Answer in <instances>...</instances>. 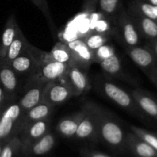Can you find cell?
<instances>
[{
    "label": "cell",
    "instance_id": "obj_1",
    "mask_svg": "<svg viewBox=\"0 0 157 157\" xmlns=\"http://www.w3.org/2000/svg\"><path fill=\"white\" fill-rule=\"evenodd\" d=\"M95 86L101 94L105 96V98L114 103L123 110L145 122H150L148 121H150L149 117L138 106L131 93H129L107 78H98L96 80Z\"/></svg>",
    "mask_w": 157,
    "mask_h": 157
},
{
    "label": "cell",
    "instance_id": "obj_2",
    "mask_svg": "<svg viewBox=\"0 0 157 157\" xmlns=\"http://www.w3.org/2000/svg\"><path fill=\"white\" fill-rule=\"evenodd\" d=\"M98 140L113 150H126V133L118 121L101 108L98 126Z\"/></svg>",
    "mask_w": 157,
    "mask_h": 157
},
{
    "label": "cell",
    "instance_id": "obj_3",
    "mask_svg": "<svg viewBox=\"0 0 157 157\" xmlns=\"http://www.w3.org/2000/svg\"><path fill=\"white\" fill-rule=\"evenodd\" d=\"M24 112L18 101L9 100L0 113V141L18 136Z\"/></svg>",
    "mask_w": 157,
    "mask_h": 157
},
{
    "label": "cell",
    "instance_id": "obj_4",
    "mask_svg": "<svg viewBox=\"0 0 157 157\" xmlns=\"http://www.w3.org/2000/svg\"><path fill=\"white\" fill-rule=\"evenodd\" d=\"M114 24L118 36L126 48L139 46L141 36L129 12L121 8Z\"/></svg>",
    "mask_w": 157,
    "mask_h": 157
},
{
    "label": "cell",
    "instance_id": "obj_5",
    "mask_svg": "<svg viewBox=\"0 0 157 157\" xmlns=\"http://www.w3.org/2000/svg\"><path fill=\"white\" fill-rule=\"evenodd\" d=\"M126 51L132 61L157 88V61L152 51L147 46H136L126 48Z\"/></svg>",
    "mask_w": 157,
    "mask_h": 157
},
{
    "label": "cell",
    "instance_id": "obj_6",
    "mask_svg": "<svg viewBox=\"0 0 157 157\" xmlns=\"http://www.w3.org/2000/svg\"><path fill=\"white\" fill-rule=\"evenodd\" d=\"M87 113L75 133L78 140L96 143L98 141V126L101 107L91 102L87 103Z\"/></svg>",
    "mask_w": 157,
    "mask_h": 157
},
{
    "label": "cell",
    "instance_id": "obj_7",
    "mask_svg": "<svg viewBox=\"0 0 157 157\" xmlns=\"http://www.w3.org/2000/svg\"><path fill=\"white\" fill-rule=\"evenodd\" d=\"M74 96V91L65 78L49 81L44 84L42 92V102L55 107L62 104Z\"/></svg>",
    "mask_w": 157,
    "mask_h": 157
},
{
    "label": "cell",
    "instance_id": "obj_8",
    "mask_svg": "<svg viewBox=\"0 0 157 157\" xmlns=\"http://www.w3.org/2000/svg\"><path fill=\"white\" fill-rule=\"evenodd\" d=\"M71 65L57 61H46L38 64L35 71L28 79L40 82L58 81L65 78Z\"/></svg>",
    "mask_w": 157,
    "mask_h": 157
},
{
    "label": "cell",
    "instance_id": "obj_9",
    "mask_svg": "<svg viewBox=\"0 0 157 157\" xmlns=\"http://www.w3.org/2000/svg\"><path fill=\"white\" fill-rule=\"evenodd\" d=\"M51 124H52V119L49 117L32 123L27 126L18 135L21 142V149L20 153H22L31 144L50 131Z\"/></svg>",
    "mask_w": 157,
    "mask_h": 157
},
{
    "label": "cell",
    "instance_id": "obj_10",
    "mask_svg": "<svg viewBox=\"0 0 157 157\" xmlns=\"http://www.w3.org/2000/svg\"><path fill=\"white\" fill-rule=\"evenodd\" d=\"M46 83L28 79L25 92L18 101L24 113L41 102L42 92Z\"/></svg>",
    "mask_w": 157,
    "mask_h": 157
},
{
    "label": "cell",
    "instance_id": "obj_11",
    "mask_svg": "<svg viewBox=\"0 0 157 157\" xmlns=\"http://www.w3.org/2000/svg\"><path fill=\"white\" fill-rule=\"evenodd\" d=\"M70 49L74 65L78 66L84 71L90 67L92 61V51L89 48L83 38H77L71 41L66 42Z\"/></svg>",
    "mask_w": 157,
    "mask_h": 157
},
{
    "label": "cell",
    "instance_id": "obj_12",
    "mask_svg": "<svg viewBox=\"0 0 157 157\" xmlns=\"http://www.w3.org/2000/svg\"><path fill=\"white\" fill-rule=\"evenodd\" d=\"M64 78L71 87L75 97H78L86 93L90 88L87 73L78 66L71 65Z\"/></svg>",
    "mask_w": 157,
    "mask_h": 157
},
{
    "label": "cell",
    "instance_id": "obj_13",
    "mask_svg": "<svg viewBox=\"0 0 157 157\" xmlns=\"http://www.w3.org/2000/svg\"><path fill=\"white\" fill-rule=\"evenodd\" d=\"M87 104H85L81 110L60 120L56 126L57 132L65 138L75 137L78 127L87 113Z\"/></svg>",
    "mask_w": 157,
    "mask_h": 157
},
{
    "label": "cell",
    "instance_id": "obj_14",
    "mask_svg": "<svg viewBox=\"0 0 157 157\" xmlns=\"http://www.w3.org/2000/svg\"><path fill=\"white\" fill-rule=\"evenodd\" d=\"M56 144V136L48 132L45 135L31 144L21 154L26 157H38L50 153Z\"/></svg>",
    "mask_w": 157,
    "mask_h": 157
},
{
    "label": "cell",
    "instance_id": "obj_15",
    "mask_svg": "<svg viewBox=\"0 0 157 157\" xmlns=\"http://www.w3.org/2000/svg\"><path fill=\"white\" fill-rule=\"evenodd\" d=\"M0 85L9 100L14 98L18 91L19 87L18 75L9 64H0Z\"/></svg>",
    "mask_w": 157,
    "mask_h": 157
},
{
    "label": "cell",
    "instance_id": "obj_16",
    "mask_svg": "<svg viewBox=\"0 0 157 157\" xmlns=\"http://www.w3.org/2000/svg\"><path fill=\"white\" fill-rule=\"evenodd\" d=\"M126 148L136 157H157V152L133 132L126 133Z\"/></svg>",
    "mask_w": 157,
    "mask_h": 157
},
{
    "label": "cell",
    "instance_id": "obj_17",
    "mask_svg": "<svg viewBox=\"0 0 157 157\" xmlns=\"http://www.w3.org/2000/svg\"><path fill=\"white\" fill-rule=\"evenodd\" d=\"M103 73L107 78H114L122 79L128 82L134 83L133 78L129 77L124 71L121 59L116 53L107 59L99 63Z\"/></svg>",
    "mask_w": 157,
    "mask_h": 157
},
{
    "label": "cell",
    "instance_id": "obj_18",
    "mask_svg": "<svg viewBox=\"0 0 157 157\" xmlns=\"http://www.w3.org/2000/svg\"><path fill=\"white\" fill-rule=\"evenodd\" d=\"M54 107H55L41 101V103L24 113L22 120H21V126H20V133L27 126L32 123L51 117L54 111Z\"/></svg>",
    "mask_w": 157,
    "mask_h": 157
},
{
    "label": "cell",
    "instance_id": "obj_19",
    "mask_svg": "<svg viewBox=\"0 0 157 157\" xmlns=\"http://www.w3.org/2000/svg\"><path fill=\"white\" fill-rule=\"evenodd\" d=\"M9 65L18 75H29V78L35 71L38 64L28 47L24 52L11 61Z\"/></svg>",
    "mask_w": 157,
    "mask_h": 157
},
{
    "label": "cell",
    "instance_id": "obj_20",
    "mask_svg": "<svg viewBox=\"0 0 157 157\" xmlns=\"http://www.w3.org/2000/svg\"><path fill=\"white\" fill-rule=\"evenodd\" d=\"M130 93L141 110L157 122V98L142 89H134Z\"/></svg>",
    "mask_w": 157,
    "mask_h": 157
},
{
    "label": "cell",
    "instance_id": "obj_21",
    "mask_svg": "<svg viewBox=\"0 0 157 157\" xmlns=\"http://www.w3.org/2000/svg\"><path fill=\"white\" fill-rule=\"evenodd\" d=\"M141 37L149 41L157 38V23L151 18L141 14L128 11Z\"/></svg>",
    "mask_w": 157,
    "mask_h": 157
},
{
    "label": "cell",
    "instance_id": "obj_22",
    "mask_svg": "<svg viewBox=\"0 0 157 157\" xmlns=\"http://www.w3.org/2000/svg\"><path fill=\"white\" fill-rule=\"evenodd\" d=\"M19 29V25L17 22L15 15H10L5 25L4 30L2 34L1 40H0V62L6 56V52L15 38V35L18 33Z\"/></svg>",
    "mask_w": 157,
    "mask_h": 157
},
{
    "label": "cell",
    "instance_id": "obj_23",
    "mask_svg": "<svg viewBox=\"0 0 157 157\" xmlns=\"http://www.w3.org/2000/svg\"><path fill=\"white\" fill-rule=\"evenodd\" d=\"M46 61H57V62L74 65L73 58L70 49L66 42L58 41L54 45L50 52H44L43 60L41 63Z\"/></svg>",
    "mask_w": 157,
    "mask_h": 157
},
{
    "label": "cell",
    "instance_id": "obj_24",
    "mask_svg": "<svg viewBox=\"0 0 157 157\" xmlns=\"http://www.w3.org/2000/svg\"><path fill=\"white\" fill-rule=\"evenodd\" d=\"M29 44L30 43L26 39L23 32L21 30V29H19L12 44L9 46L6 56L0 62V64H9L11 61H13L15 58L24 52L28 48Z\"/></svg>",
    "mask_w": 157,
    "mask_h": 157
},
{
    "label": "cell",
    "instance_id": "obj_25",
    "mask_svg": "<svg viewBox=\"0 0 157 157\" xmlns=\"http://www.w3.org/2000/svg\"><path fill=\"white\" fill-rule=\"evenodd\" d=\"M97 7L104 18L114 22L115 18L121 9V0H98Z\"/></svg>",
    "mask_w": 157,
    "mask_h": 157
},
{
    "label": "cell",
    "instance_id": "obj_26",
    "mask_svg": "<svg viewBox=\"0 0 157 157\" xmlns=\"http://www.w3.org/2000/svg\"><path fill=\"white\" fill-rule=\"evenodd\" d=\"M110 35L109 34L101 33L95 31L86 35L83 38V40L87 47L93 52L95 49L108 43L110 41Z\"/></svg>",
    "mask_w": 157,
    "mask_h": 157
},
{
    "label": "cell",
    "instance_id": "obj_27",
    "mask_svg": "<svg viewBox=\"0 0 157 157\" xmlns=\"http://www.w3.org/2000/svg\"><path fill=\"white\" fill-rule=\"evenodd\" d=\"M21 142L18 136H15L6 141L2 149L0 157H16L21 153Z\"/></svg>",
    "mask_w": 157,
    "mask_h": 157
},
{
    "label": "cell",
    "instance_id": "obj_28",
    "mask_svg": "<svg viewBox=\"0 0 157 157\" xmlns=\"http://www.w3.org/2000/svg\"><path fill=\"white\" fill-rule=\"evenodd\" d=\"M130 131L133 132L134 134L139 136L140 138L145 141L147 144L151 147H153L157 152V134L156 133H153L151 131L145 130L144 128L137 127V126L131 125L130 127Z\"/></svg>",
    "mask_w": 157,
    "mask_h": 157
},
{
    "label": "cell",
    "instance_id": "obj_29",
    "mask_svg": "<svg viewBox=\"0 0 157 157\" xmlns=\"http://www.w3.org/2000/svg\"><path fill=\"white\" fill-rule=\"evenodd\" d=\"M115 53L116 52L113 45L108 42L92 52V61L93 63L99 64L100 62L114 55Z\"/></svg>",
    "mask_w": 157,
    "mask_h": 157
},
{
    "label": "cell",
    "instance_id": "obj_30",
    "mask_svg": "<svg viewBox=\"0 0 157 157\" xmlns=\"http://www.w3.org/2000/svg\"><path fill=\"white\" fill-rule=\"evenodd\" d=\"M31 1H32V2L33 3L40 11H41V12L43 14L44 18H45L46 21L48 23V25L49 27H50L52 32H55L56 28H55V23H54L52 17V15H51L50 9H49L48 0H31Z\"/></svg>",
    "mask_w": 157,
    "mask_h": 157
},
{
    "label": "cell",
    "instance_id": "obj_31",
    "mask_svg": "<svg viewBox=\"0 0 157 157\" xmlns=\"http://www.w3.org/2000/svg\"><path fill=\"white\" fill-rule=\"evenodd\" d=\"M80 154L82 157H113L102 152L88 148H81L80 150Z\"/></svg>",
    "mask_w": 157,
    "mask_h": 157
},
{
    "label": "cell",
    "instance_id": "obj_32",
    "mask_svg": "<svg viewBox=\"0 0 157 157\" xmlns=\"http://www.w3.org/2000/svg\"><path fill=\"white\" fill-rule=\"evenodd\" d=\"M98 0H84L82 8L85 12H92L96 10Z\"/></svg>",
    "mask_w": 157,
    "mask_h": 157
},
{
    "label": "cell",
    "instance_id": "obj_33",
    "mask_svg": "<svg viewBox=\"0 0 157 157\" xmlns=\"http://www.w3.org/2000/svg\"><path fill=\"white\" fill-rule=\"evenodd\" d=\"M98 27H97V29H98V30H97L96 32H101V33L109 34V35H110V32H108V29L109 30L110 29V23H108V21L101 20V21H98Z\"/></svg>",
    "mask_w": 157,
    "mask_h": 157
},
{
    "label": "cell",
    "instance_id": "obj_34",
    "mask_svg": "<svg viewBox=\"0 0 157 157\" xmlns=\"http://www.w3.org/2000/svg\"><path fill=\"white\" fill-rule=\"evenodd\" d=\"M9 99H8L7 97H6V93H5L4 90L2 87V86L0 85V113H1L3 107H5L6 104L7 103V101Z\"/></svg>",
    "mask_w": 157,
    "mask_h": 157
},
{
    "label": "cell",
    "instance_id": "obj_35",
    "mask_svg": "<svg viewBox=\"0 0 157 157\" xmlns=\"http://www.w3.org/2000/svg\"><path fill=\"white\" fill-rule=\"evenodd\" d=\"M145 46H147V48H149L152 51L153 55L156 57L157 61V38L149 41L146 44Z\"/></svg>",
    "mask_w": 157,
    "mask_h": 157
},
{
    "label": "cell",
    "instance_id": "obj_36",
    "mask_svg": "<svg viewBox=\"0 0 157 157\" xmlns=\"http://www.w3.org/2000/svg\"><path fill=\"white\" fill-rule=\"evenodd\" d=\"M146 2H147L150 4L153 5V6H157V0H146Z\"/></svg>",
    "mask_w": 157,
    "mask_h": 157
},
{
    "label": "cell",
    "instance_id": "obj_37",
    "mask_svg": "<svg viewBox=\"0 0 157 157\" xmlns=\"http://www.w3.org/2000/svg\"><path fill=\"white\" fill-rule=\"evenodd\" d=\"M6 142H4V141H0V153H1V151H2V149L3 146H4V144H6Z\"/></svg>",
    "mask_w": 157,
    "mask_h": 157
},
{
    "label": "cell",
    "instance_id": "obj_38",
    "mask_svg": "<svg viewBox=\"0 0 157 157\" xmlns=\"http://www.w3.org/2000/svg\"><path fill=\"white\" fill-rule=\"evenodd\" d=\"M136 1H146V0H136Z\"/></svg>",
    "mask_w": 157,
    "mask_h": 157
},
{
    "label": "cell",
    "instance_id": "obj_39",
    "mask_svg": "<svg viewBox=\"0 0 157 157\" xmlns=\"http://www.w3.org/2000/svg\"><path fill=\"white\" fill-rule=\"evenodd\" d=\"M156 134H157V133H156Z\"/></svg>",
    "mask_w": 157,
    "mask_h": 157
},
{
    "label": "cell",
    "instance_id": "obj_40",
    "mask_svg": "<svg viewBox=\"0 0 157 157\" xmlns=\"http://www.w3.org/2000/svg\"></svg>",
    "mask_w": 157,
    "mask_h": 157
}]
</instances>
